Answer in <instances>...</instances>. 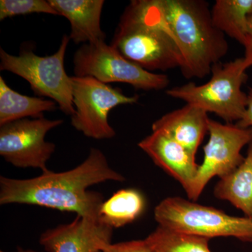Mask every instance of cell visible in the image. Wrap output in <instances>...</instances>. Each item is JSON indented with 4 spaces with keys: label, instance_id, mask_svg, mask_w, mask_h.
Masks as SVG:
<instances>
[{
    "label": "cell",
    "instance_id": "obj_5",
    "mask_svg": "<svg viewBox=\"0 0 252 252\" xmlns=\"http://www.w3.org/2000/svg\"><path fill=\"white\" fill-rule=\"evenodd\" d=\"M70 38L63 36L59 49L55 54L39 56L31 50H24L18 56L0 49V69L19 76L27 81L33 92L49 97L67 115L75 113L73 104L72 77L64 68V57Z\"/></svg>",
    "mask_w": 252,
    "mask_h": 252
},
{
    "label": "cell",
    "instance_id": "obj_13",
    "mask_svg": "<svg viewBox=\"0 0 252 252\" xmlns=\"http://www.w3.org/2000/svg\"><path fill=\"white\" fill-rule=\"evenodd\" d=\"M58 14L70 23L69 38L76 44H97L105 41L101 28L103 0H49Z\"/></svg>",
    "mask_w": 252,
    "mask_h": 252
},
{
    "label": "cell",
    "instance_id": "obj_15",
    "mask_svg": "<svg viewBox=\"0 0 252 252\" xmlns=\"http://www.w3.org/2000/svg\"><path fill=\"white\" fill-rule=\"evenodd\" d=\"M214 194L217 198L229 202L252 220V141L243 163L229 175L220 179Z\"/></svg>",
    "mask_w": 252,
    "mask_h": 252
},
{
    "label": "cell",
    "instance_id": "obj_10",
    "mask_svg": "<svg viewBox=\"0 0 252 252\" xmlns=\"http://www.w3.org/2000/svg\"><path fill=\"white\" fill-rule=\"evenodd\" d=\"M63 119H24L0 126V155L13 166L47 171L56 145L46 134L63 124Z\"/></svg>",
    "mask_w": 252,
    "mask_h": 252
},
{
    "label": "cell",
    "instance_id": "obj_2",
    "mask_svg": "<svg viewBox=\"0 0 252 252\" xmlns=\"http://www.w3.org/2000/svg\"><path fill=\"white\" fill-rule=\"evenodd\" d=\"M110 45L149 72L182 65L180 49L158 0L131 1L121 16Z\"/></svg>",
    "mask_w": 252,
    "mask_h": 252
},
{
    "label": "cell",
    "instance_id": "obj_4",
    "mask_svg": "<svg viewBox=\"0 0 252 252\" xmlns=\"http://www.w3.org/2000/svg\"><path fill=\"white\" fill-rule=\"evenodd\" d=\"M243 58L212 68V77L203 85L190 82L166 91L173 98L214 113L227 124L239 122L246 110L248 94L242 86L248 79Z\"/></svg>",
    "mask_w": 252,
    "mask_h": 252
},
{
    "label": "cell",
    "instance_id": "obj_23",
    "mask_svg": "<svg viewBox=\"0 0 252 252\" xmlns=\"http://www.w3.org/2000/svg\"><path fill=\"white\" fill-rule=\"evenodd\" d=\"M243 46L245 47V56L243 58L244 66L248 69L252 67V14L249 24L248 37Z\"/></svg>",
    "mask_w": 252,
    "mask_h": 252
},
{
    "label": "cell",
    "instance_id": "obj_24",
    "mask_svg": "<svg viewBox=\"0 0 252 252\" xmlns=\"http://www.w3.org/2000/svg\"><path fill=\"white\" fill-rule=\"evenodd\" d=\"M30 252H36V251H34V250H30Z\"/></svg>",
    "mask_w": 252,
    "mask_h": 252
},
{
    "label": "cell",
    "instance_id": "obj_3",
    "mask_svg": "<svg viewBox=\"0 0 252 252\" xmlns=\"http://www.w3.org/2000/svg\"><path fill=\"white\" fill-rule=\"evenodd\" d=\"M162 15L182 55L186 79H203L228 54L225 34L214 26L211 9L203 0H158Z\"/></svg>",
    "mask_w": 252,
    "mask_h": 252
},
{
    "label": "cell",
    "instance_id": "obj_1",
    "mask_svg": "<svg viewBox=\"0 0 252 252\" xmlns=\"http://www.w3.org/2000/svg\"><path fill=\"white\" fill-rule=\"evenodd\" d=\"M124 180V176L111 167L102 151L91 148L84 162L67 171L48 170L38 177L25 180L1 176L0 205H36L99 220L103 196L88 189L108 181Z\"/></svg>",
    "mask_w": 252,
    "mask_h": 252
},
{
    "label": "cell",
    "instance_id": "obj_11",
    "mask_svg": "<svg viewBox=\"0 0 252 252\" xmlns=\"http://www.w3.org/2000/svg\"><path fill=\"white\" fill-rule=\"evenodd\" d=\"M112 233L99 220L77 216L41 233L39 243L46 252H102L112 243Z\"/></svg>",
    "mask_w": 252,
    "mask_h": 252
},
{
    "label": "cell",
    "instance_id": "obj_18",
    "mask_svg": "<svg viewBox=\"0 0 252 252\" xmlns=\"http://www.w3.org/2000/svg\"><path fill=\"white\" fill-rule=\"evenodd\" d=\"M145 207L146 200L140 190L122 189L101 205L99 220L113 229L122 228L135 221L142 215Z\"/></svg>",
    "mask_w": 252,
    "mask_h": 252
},
{
    "label": "cell",
    "instance_id": "obj_21",
    "mask_svg": "<svg viewBox=\"0 0 252 252\" xmlns=\"http://www.w3.org/2000/svg\"><path fill=\"white\" fill-rule=\"evenodd\" d=\"M102 252H154L143 240H132L109 245Z\"/></svg>",
    "mask_w": 252,
    "mask_h": 252
},
{
    "label": "cell",
    "instance_id": "obj_12",
    "mask_svg": "<svg viewBox=\"0 0 252 252\" xmlns=\"http://www.w3.org/2000/svg\"><path fill=\"white\" fill-rule=\"evenodd\" d=\"M138 147L154 163L175 179L189 193L198 173L195 157L180 143L158 130L140 141Z\"/></svg>",
    "mask_w": 252,
    "mask_h": 252
},
{
    "label": "cell",
    "instance_id": "obj_14",
    "mask_svg": "<svg viewBox=\"0 0 252 252\" xmlns=\"http://www.w3.org/2000/svg\"><path fill=\"white\" fill-rule=\"evenodd\" d=\"M207 114L203 109L187 104L154 122L152 130L165 134L195 157L199 146L208 132L210 119Z\"/></svg>",
    "mask_w": 252,
    "mask_h": 252
},
{
    "label": "cell",
    "instance_id": "obj_20",
    "mask_svg": "<svg viewBox=\"0 0 252 252\" xmlns=\"http://www.w3.org/2000/svg\"><path fill=\"white\" fill-rule=\"evenodd\" d=\"M32 14L58 16L49 0H1L0 21L7 18Z\"/></svg>",
    "mask_w": 252,
    "mask_h": 252
},
{
    "label": "cell",
    "instance_id": "obj_6",
    "mask_svg": "<svg viewBox=\"0 0 252 252\" xmlns=\"http://www.w3.org/2000/svg\"><path fill=\"white\" fill-rule=\"evenodd\" d=\"M158 225L211 239L233 237L252 242V220L246 217L230 216L225 212L194 203L191 200L170 197L162 200L154 210Z\"/></svg>",
    "mask_w": 252,
    "mask_h": 252
},
{
    "label": "cell",
    "instance_id": "obj_17",
    "mask_svg": "<svg viewBox=\"0 0 252 252\" xmlns=\"http://www.w3.org/2000/svg\"><path fill=\"white\" fill-rule=\"evenodd\" d=\"M252 14V0H217L211 9L215 28L243 46Z\"/></svg>",
    "mask_w": 252,
    "mask_h": 252
},
{
    "label": "cell",
    "instance_id": "obj_7",
    "mask_svg": "<svg viewBox=\"0 0 252 252\" xmlns=\"http://www.w3.org/2000/svg\"><path fill=\"white\" fill-rule=\"evenodd\" d=\"M76 77H91L108 84L124 83L136 89L162 90L168 86L167 75L146 70L123 56L105 41L83 44L73 59Z\"/></svg>",
    "mask_w": 252,
    "mask_h": 252
},
{
    "label": "cell",
    "instance_id": "obj_22",
    "mask_svg": "<svg viewBox=\"0 0 252 252\" xmlns=\"http://www.w3.org/2000/svg\"><path fill=\"white\" fill-rule=\"evenodd\" d=\"M235 124L243 128H252V89H249L248 102L245 114L243 118Z\"/></svg>",
    "mask_w": 252,
    "mask_h": 252
},
{
    "label": "cell",
    "instance_id": "obj_16",
    "mask_svg": "<svg viewBox=\"0 0 252 252\" xmlns=\"http://www.w3.org/2000/svg\"><path fill=\"white\" fill-rule=\"evenodd\" d=\"M56 108L57 103L52 99L19 94L0 77V126L27 117H44V112H53Z\"/></svg>",
    "mask_w": 252,
    "mask_h": 252
},
{
    "label": "cell",
    "instance_id": "obj_19",
    "mask_svg": "<svg viewBox=\"0 0 252 252\" xmlns=\"http://www.w3.org/2000/svg\"><path fill=\"white\" fill-rule=\"evenodd\" d=\"M144 240L154 252H212L210 238L161 225Z\"/></svg>",
    "mask_w": 252,
    "mask_h": 252
},
{
    "label": "cell",
    "instance_id": "obj_8",
    "mask_svg": "<svg viewBox=\"0 0 252 252\" xmlns=\"http://www.w3.org/2000/svg\"><path fill=\"white\" fill-rule=\"evenodd\" d=\"M72 83L73 127L89 138H113L116 132L109 123V112L119 105L137 103L139 96L126 95L120 89L91 77L73 76Z\"/></svg>",
    "mask_w": 252,
    "mask_h": 252
},
{
    "label": "cell",
    "instance_id": "obj_9",
    "mask_svg": "<svg viewBox=\"0 0 252 252\" xmlns=\"http://www.w3.org/2000/svg\"><path fill=\"white\" fill-rule=\"evenodd\" d=\"M210 138L204 147L203 163L187 193L189 200L195 201L208 182L215 177L220 179L235 171L244 161L241 151L252 141V128H243L236 124H220L210 119Z\"/></svg>",
    "mask_w": 252,
    "mask_h": 252
}]
</instances>
